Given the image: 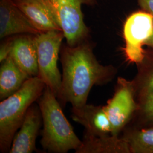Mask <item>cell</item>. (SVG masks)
Masks as SVG:
<instances>
[{"label": "cell", "mask_w": 153, "mask_h": 153, "mask_svg": "<svg viewBox=\"0 0 153 153\" xmlns=\"http://www.w3.org/2000/svg\"><path fill=\"white\" fill-rule=\"evenodd\" d=\"M61 62L62 82L58 100L61 104L69 103L72 107L86 104L93 86L108 83L116 73L114 66L99 62L88 40L75 46L64 45L61 49Z\"/></svg>", "instance_id": "obj_1"}, {"label": "cell", "mask_w": 153, "mask_h": 153, "mask_svg": "<svg viewBox=\"0 0 153 153\" xmlns=\"http://www.w3.org/2000/svg\"><path fill=\"white\" fill-rule=\"evenodd\" d=\"M43 129L40 143L50 153H66L76 151L82 144L66 119L59 100L53 92L45 86L38 100Z\"/></svg>", "instance_id": "obj_2"}, {"label": "cell", "mask_w": 153, "mask_h": 153, "mask_svg": "<svg viewBox=\"0 0 153 153\" xmlns=\"http://www.w3.org/2000/svg\"><path fill=\"white\" fill-rule=\"evenodd\" d=\"M46 85L38 76L28 78L22 87L0 103V150L9 152L13 139L28 109L42 95Z\"/></svg>", "instance_id": "obj_3"}, {"label": "cell", "mask_w": 153, "mask_h": 153, "mask_svg": "<svg viewBox=\"0 0 153 153\" xmlns=\"http://www.w3.org/2000/svg\"><path fill=\"white\" fill-rule=\"evenodd\" d=\"M64 34L62 31L52 30L35 35L38 54L39 78L59 98L62 76L57 61Z\"/></svg>", "instance_id": "obj_4"}, {"label": "cell", "mask_w": 153, "mask_h": 153, "mask_svg": "<svg viewBox=\"0 0 153 153\" xmlns=\"http://www.w3.org/2000/svg\"><path fill=\"white\" fill-rule=\"evenodd\" d=\"M104 106L112 126L111 134L119 136L133 119L138 108L132 81L119 77L114 95Z\"/></svg>", "instance_id": "obj_5"}, {"label": "cell", "mask_w": 153, "mask_h": 153, "mask_svg": "<svg viewBox=\"0 0 153 153\" xmlns=\"http://www.w3.org/2000/svg\"><path fill=\"white\" fill-rule=\"evenodd\" d=\"M66 43L75 46L87 40L89 29L82 11L83 5H94L96 0H51Z\"/></svg>", "instance_id": "obj_6"}, {"label": "cell", "mask_w": 153, "mask_h": 153, "mask_svg": "<svg viewBox=\"0 0 153 153\" xmlns=\"http://www.w3.org/2000/svg\"><path fill=\"white\" fill-rule=\"evenodd\" d=\"M153 32V16L146 11L132 13L124 25V52L126 60L138 64L144 57L143 46Z\"/></svg>", "instance_id": "obj_7"}, {"label": "cell", "mask_w": 153, "mask_h": 153, "mask_svg": "<svg viewBox=\"0 0 153 153\" xmlns=\"http://www.w3.org/2000/svg\"><path fill=\"white\" fill-rule=\"evenodd\" d=\"M39 33L14 0H0V38Z\"/></svg>", "instance_id": "obj_8"}, {"label": "cell", "mask_w": 153, "mask_h": 153, "mask_svg": "<svg viewBox=\"0 0 153 153\" xmlns=\"http://www.w3.org/2000/svg\"><path fill=\"white\" fill-rule=\"evenodd\" d=\"M16 6L40 33L61 28L51 0H14Z\"/></svg>", "instance_id": "obj_9"}, {"label": "cell", "mask_w": 153, "mask_h": 153, "mask_svg": "<svg viewBox=\"0 0 153 153\" xmlns=\"http://www.w3.org/2000/svg\"><path fill=\"white\" fill-rule=\"evenodd\" d=\"M73 120L83 126L85 133L97 136L112 135V126L104 105L84 104L72 107Z\"/></svg>", "instance_id": "obj_10"}, {"label": "cell", "mask_w": 153, "mask_h": 153, "mask_svg": "<svg viewBox=\"0 0 153 153\" xmlns=\"http://www.w3.org/2000/svg\"><path fill=\"white\" fill-rule=\"evenodd\" d=\"M43 123L39 105L33 104L28 109L22 125L13 139L10 153H31L36 149V140Z\"/></svg>", "instance_id": "obj_11"}, {"label": "cell", "mask_w": 153, "mask_h": 153, "mask_svg": "<svg viewBox=\"0 0 153 153\" xmlns=\"http://www.w3.org/2000/svg\"><path fill=\"white\" fill-rule=\"evenodd\" d=\"M35 35H19L12 38L10 56L23 71L30 77L38 76V54Z\"/></svg>", "instance_id": "obj_12"}, {"label": "cell", "mask_w": 153, "mask_h": 153, "mask_svg": "<svg viewBox=\"0 0 153 153\" xmlns=\"http://www.w3.org/2000/svg\"><path fill=\"white\" fill-rule=\"evenodd\" d=\"M76 153H131L123 137L107 135L97 136L85 133L82 144Z\"/></svg>", "instance_id": "obj_13"}, {"label": "cell", "mask_w": 153, "mask_h": 153, "mask_svg": "<svg viewBox=\"0 0 153 153\" xmlns=\"http://www.w3.org/2000/svg\"><path fill=\"white\" fill-rule=\"evenodd\" d=\"M1 63L0 99L2 100L17 91L30 76L16 65L10 56Z\"/></svg>", "instance_id": "obj_14"}, {"label": "cell", "mask_w": 153, "mask_h": 153, "mask_svg": "<svg viewBox=\"0 0 153 153\" xmlns=\"http://www.w3.org/2000/svg\"><path fill=\"white\" fill-rule=\"evenodd\" d=\"M137 65V74L131 81L138 102L153 93V49H145L144 57Z\"/></svg>", "instance_id": "obj_15"}, {"label": "cell", "mask_w": 153, "mask_h": 153, "mask_svg": "<svg viewBox=\"0 0 153 153\" xmlns=\"http://www.w3.org/2000/svg\"><path fill=\"white\" fill-rule=\"evenodd\" d=\"M123 137L131 153H153V128L134 126L124 129Z\"/></svg>", "instance_id": "obj_16"}, {"label": "cell", "mask_w": 153, "mask_h": 153, "mask_svg": "<svg viewBox=\"0 0 153 153\" xmlns=\"http://www.w3.org/2000/svg\"><path fill=\"white\" fill-rule=\"evenodd\" d=\"M138 108L133 118L136 119L134 126L138 128H153V93L138 102Z\"/></svg>", "instance_id": "obj_17"}, {"label": "cell", "mask_w": 153, "mask_h": 153, "mask_svg": "<svg viewBox=\"0 0 153 153\" xmlns=\"http://www.w3.org/2000/svg\"><path fill=\"white\" fill-rule=\"evenodd\" d=\"M12 38L8 39L5 42L1 45L0 48V62H2L10 55L11 52Z\"/></svg>", "instance_id": "obj_18"}, {"label": "cell", "mask_w": 153, "mask_h": 153, "mask_svg": "<svg viewBox=\"0 0 153 153\" xmlns=\"http://www.w3.org/2000/svg\"><path fill=\"white\" fill-rule=\"evenodd\" d=\"M138 5L142 10L153 16V0H137Z\"/></svg>", "instance_id": "obj_19"}, {"label": "cell", "mask_w": 153, "mask_h": 153, "mask_svg": "<svg viewBox=\"0 0 153 153\" xmlns=\"http://www.w3.org/2000/svg\"><path fill=\"white\" fill-rule=\"evenodd\" d=\"M145 45L148 47V48L153 49V32L150 37L148 39V40L146 42Z\"/></svg>", "instance_id": "obj_20"}]
</instances>
